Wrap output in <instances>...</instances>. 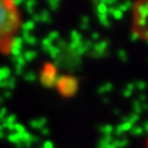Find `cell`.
<instances>
[{
	"instance_id": "obj_1",
	"label": "cell",
	"mask_w": 148,
	"mask_h": 148,
	"mask_svg": "<svg viewBox=\"0 0 148 148\" xmlns=\"http://www.w3.org/2000/svg\"><path fill=\"white\" fill-rule=\"evenodd\" d=\"M22 27L16 0H0V54L13 53Z\"/></svg>"
},
{
	"instance_id": "obj_2",
	"label": "cell",
	"mask_w": 148,
	"mask_h": 148,
	"mask_svg": "<svg viewBox=\"0 0 148 148\" xmlns=\"http://www.w3.org/2000/svg\"><path fill=\"white\" fill-rule=\"evenodd\" d=\"M146 148H148V138H147V141H146Z\"/></svg>"
}]
</instances>
